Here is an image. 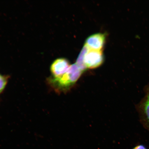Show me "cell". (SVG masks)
<instances>
[{"mask_svg": "<svg viewBox=\"0 0 149 149\" xmlns=\"http://www.w3.org/2000/svg\"><path fill=\"white\" fill-rule=\"evenodd\" d=\"M83 72L76 63L70 65L66 73L58 79H51V83L56 89L66 91L74 85Z\"/></svg>", "mask_w": 149, "mask_h": 149, "instance_id": "6da1fadb", "label": "cell"}, {"mask_svg": "<svg viewBox=\"0 0 149 149\" xmlns=\"http://www.w3.org/2000/svg\"><path fill=\"white\" fill-rule=\"evenodd\" d=\"M144 90V96L135 107L141 124L149 131V85L146 86Z\"/></svg>", "mask_w": 149, "mask_h": 149, "instance_id": "7a4b0ae2", "label": "cell"}, {"mask_svg": "<svg viewBox=\"0 0 149 149\" xmlns=\"http://www.w3.org/2000/svg\"><path fill=\"white\" fill-rule=\"evenodd\" d=\"M104 57L102 51L89 49L86 53L84 61L86 68L93 69L98 68L103 63Z\"/></svg>", "mask_w": 149, "mask_h": 149, "instance_id": "3957f363", "label": "cell"}, {"mask_svg": "<svg viewBox=\"0 0 149 149\" xmlns=\"http://www.w3.org/2000/svg\"><path fill=\"white\" fill-rule=\"evenodd\" d=\"M70 66L69 61L66 58L56 59L51 67L52 79H56L61 77L68 71Z\"/></svg>", "mask_w": 149, "mask_h": 149, "instance_id": "277c9868", "label": "cell"}, {"mask_svg": "<svg viewBox=\"0 0 149 149\" xmlns=\"http://www.w3.org/2000/svg\"><path fill=\"white\" fill-rule=\"evenodd\" d=\"M105 33H95L86 39L84 45L87 46L89 49L102 51L105 45Z\"/></svg>", "mask_w": 149, "mask_h": 149, "instance_id": "5b68a950", "label": "cell"}, {"mask_svg": "<svg viewBox=\"0 0 149 149\" xmlns=\"http://www.w3.org/2000/svg\"><path fill=\"white\" fill-rule=\"evenodd\" d=\"M89 49L87 47L84 45L81 50L79 56L78 57L76 64L79 67L80 69L83 72L85 71L87 68L86 67L84 61V59L86 53L88 51Z\"/></svg>", "mask_w": 149, "mask_h": 149, "instance_id": "8992f818", "label": "cell"}, {"mask_svg": "<svg viewBox=\"0 0 149 149\" xmlns=\"http://www.w3.org/2000/svg\"><path fill=\"white\" fill-rule=\"evenodd\" d=\"M7 80L6 78L0 74V93L4 89Z\"/></svg>", "mask_w": 149, "mask_h": 149, "instance_id": "52a82bcc", "label": "cell"}, {"mask_svg": "<svg viewBox=\"0 0 149 149\" xmlns=\"http://www.w3.org/2000/svg\"><path fill=\"white\" fill-rule=\"evenodd\" d=\"M132 149H147L146 147L142 144L138 145Z\"/></svg>", "mask_w": 149, "mask_h": 149, "instance_id": "ba28073f", "label": "cell"}]
</instances>
